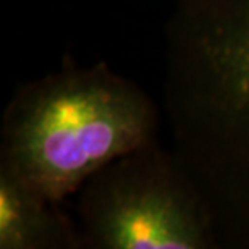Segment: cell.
<instances>
[{
	"label": "cell",
	"instance_id": "6da1fadb",
	"mask_svg": "<svg viewBox=\"0 0 249 249\" xmlns=\"http://www.w3.org/2000/svg\"><path fill=\"white\" fill-rule=\"evenodd\" d=\"M163 97L218 243L249 248V0H173Z\"/></svg>",
	"mask_w": 249,
	"mask_h": 249
},
{
	"label": "cell",
	"instance_id": "7a4b0ae2",
	"mask_svg": "<svg viewBox=\"0 0 249 249\" xmlns=\"http://www.w3.org/2000/svg\"><path fill=\"white\" fill-rule=\"evenodd\" d=\"M159 110L106 63L63 68L17 89L3 112L0 168L62 202L115 159L157 141Z\"/></svg>",
	"mask_w": 249,
	"mask_h": 249
},
{
	"label": "cell",
	"instance_id": "3957f363",
	"mask_svg": "<svg viewBox=\"0 0 249 249\" xmlns=\"http://www.w3.org/2000/svg\"><path fill=\"white\" fill-rule=\"evenodd\" d=\"M84 248L209 249L218 240L186 167L159 142L115 159L79 189Z\"/></svg>",
	"mask_w": 249,
	"mask_h": 249
},
{
	"label": "cell",
	"instance_id": "277c9868",
	"mask_svg": "<svg viewBox=\"0 0 249 249\" xmlns=\"http://www.w3.org/2000/svg\"><path fill=\"white\" fill-rule=\"evenodd\" d=\"M79 225L60 202L0 168V249H83Z\"/></svg>",
	"mask_w": 249,
	"mask_h": 249
}]
</instances>
